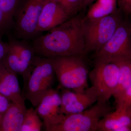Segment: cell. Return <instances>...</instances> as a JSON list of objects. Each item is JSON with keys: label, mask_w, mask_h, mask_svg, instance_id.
Masks as SVG:
<instances>
[{"label": "cell", "mask_w": 131, "mask_h": 131, "mask_svg": "<svg viewBox=\"0 0 131 131\" xmlns=\"http://www.w3.org/2000/svg\"><path fill=\"white\" fill-rule=\"evenodd\" d=\"M36 55L47 58L86 54L83 19L74 16L32 40Z\"/></svg>", "instance_id": "obj_1"}, {"label": "cell", "mask_w": 131, "mask_h": 131, "mask_svg": "<svg viewBox=\"0 0 131 131\" xmlns=\"http://www.w3.org/2000/svg\"><path fill=\"white\" fill-rule=\"evenodd\" d=\"M82 56L51 58L55 74L61 87L75 92L89 88V71Z\"/></svg>", "instance_id": "obj_2"}, {"label": "cell", "mask_w": 131, "mask_h": 131, "mask_svg": "<svg viewBox=\"0 0 131 131\" xmlns=\"http://www.w3.org/2000/svg\"><path fill=\"white\" fill-rule=\"evenodd\" d=\"M55 75L52 58L37 56L30 75L24 84L25 100L36 107L52 88Z\"/></svg>", "instance_id": "obj_3"}, {"label": "cell", "mask_w": 131, "mask_h": 131, "mask_svg": "<svg viewBox=\"0 0 131 131\" xmlns=\"http://www.w3.org/2000/svg\"><path fill=\"white\" fill-rule=\"evenodd\" d=\"M122 21L117 11L96 19H83L86 54L91 52H98L112 37Z\"/></svg>", "instance_id": "obj_4"}, {"label": "cell", "mask_w": 131, "mask_h": 131, "mask_svg": "<svg viewBox=\"0 0 131 131\" xmlns=\"http://www.w3.org/2000/svg\"><path fill=\"white\" fill-rule=\"evenodd\" d=\"M112 111L106 103L97 101L93 106L81 112L65 115L51 131H95L100 120Z\"/></svg>", "instance_id": "obj_5"}, {"label": "cell", "mask_w": 131, "mask_h": 131, "mask_svg": "<svg viewBox=\"0 0 131 131\" xmlns=\"http://www.w3.org/2000/svg\"><path fill=\"white\" fill-rule=\"evenodd\" d=\"M129 26L122 20L112 37L95 53V63H114L131 59Z\"/></svg>", "instance_id": "obj_6"}, {"label": "cell", "mask_w": 131, "mask_h": 131, "mask_svg": "<svg viewBox=\"0 0 131 131\" xmlns=\"http://www.w3.org/2000/svg\"><path fill=\"white\" fill-rule=\"evenodd\" d=\"M47 0H27L15 19L14 36L19 39L33 40L42 35L37 31L39 18Z\"/></svg>", "instance_id": "obj_7"}, {"label": "cell", "mask_w": 131, "mask_h": 131, "mask_svg": "<svg viewBox=\"0 0 131 131\" xmlns=\"http://www.w3.org/2000/svg\"><path fill=\"white\" fill-rule=\"evenodd\" d=\"M119 75V68L114 63H95L89 77L98 93V101L106 103L113 96Z\"/></svg>", "instance_id": "obj_8"}, {"label": "cell", "mask_w": 131, "mask_h": 131, "mask_svg": "<svg viewBox=\"0 0 131 131\" xmlns=\"http://www.w3.org/2000/svg\"><path fill=\"white\" fill-rule=\"evenodd\" d=\"M63 89L61 95V110L65 115L81 112L98 101V93L93 86L80 92Z\"/></svg>", "instance_id": "obj_9"}, {"label": "cell", "mask_w": 131, "mask_h": 131, "mask_svg": "<svg viewBox=\"0 0 131 131\" xmlns=\"http://www.w3.org/2000/svg\"><path fill=\"white\" fill-rule=\"evenodd\" d=\"M61 95L56 90H49L36 109L38 114L43 121L45 130L51 131L59 124L65 115L61 112Z\"/></svg>", "instance_id": "obj_10"}, {"label": "cell", "mask_w": 131, "mask_h": 131, "mask_svg": "<svg viewBox=\"0 0 131 131\" xmlns=\"http://www.w3.org/2000/svg\"><path fill=\"white\" fill-rule=\"evenodd\" d=\"M70 18L68 14L54 0H47L38 21L37 31L42 34L49 31Z\"/></svg>", "instance_id": "obj_11"}, {"label": "cell", "mask_w": 131, "mask_h": 131, "mask_svg": "<svg viewBox=\"0 0 131 131\" xmlns=\"http://www.w3.org/2000/svg\"><path fill=\"white\" fill-rule=\"evenodd\" d=\"M100 131H131V107L116 106L99 121Z\"/></svg>", "instance_id": "obj_12"}, {"label": "cell", "mask_w": 131, "mask_h": 131, "mask_svg": "<svg viewBox=\"0 0 131 131\" xmlns=\"http://www.w3.org/2000/svg\"><path fill=\"white\" fill-rule=\"evenodd\" d=\"M17 74L0 62V93L13 103L25 101L22 96Z\"/></svg>", "instance_id": "obj_13"}, {"label": "cell", "mask_w": 131, "mask_h": 131, "mask_svg": "<svg viewBox=\"0 0 131 131\" xmlns=\"http://www.w3.org/2000/svg\"><path fill=\"white\" fill-rule=\"evenodd\" d=\"M27 110L25 101L12 102L3 114L0 131H20Z\"/></svg>", "instance_id": "obj_14"}, {"label": "cell", "mask_w": 131, "mask_h": 131, "mask_svg": "<svg viewBox=\"0 0 131 131\" xmlns=\"http://www.w3.org/2000/svg\"><path fill=\"white\" fill-rule=\"evenodd\" d=\"M0 62L14 73L21 75L24 84L30 77L34 68L22 61L10 47L6 56Z\"/></svg>", "instance_id": "obj_15"}, {"label": "cell", "mask_w": 131, "mask_h": 131, "mask_svg": "<svg viewBox=\"0 0 131 131\" xmlns=\"http://www.w3.org/2000/svg\"><path fill=\"white\" fill-rule=\"evenodd\" d=\"M9 47L16 53L22 61L34 67V64L37 55L32 45L28 40L19 39L13 37H9Z\"/></svg>", "instance_id": "obj_16"}, {"label": "cell", "mask_w": 131, "mask_h": 131, "mask_svg": "<svg viewBox=\"0 0 131 131\" xmlns=\"http://www.w3.org/2000/svg\"><path fill=\"white\" fill-rule=\"evenodd\" d=\"M117 0H97L90 8L86 15L88 20L103 18L117 11Z\"/></svg>", "instance_id": "obj_17"}, {"label": "cell", "mask_w": 131, "mask_h": 131, "mask_svg": "<svg viewBox=\"0 0 131 131\" xmlns=\"http://www.w3.org/2000/svg\"><path fill=\"white\" fill-rule=\"evenodd\" d=\"M118 66L119 77L113 96L115 99L131 86V59L114 62Z\"/></svg>", "instance_id": "obj_18"}, {"label": "cell", "mask_w": 131, "mask_h": 131, "mask_svg": "<svg viewBox=\"0 0 131 131\" xmlns=\"http://www.w3.org/2000/svg\"><path fill=\"white\" fill-rule=\"evenodd\" d=\"M42 123L36 109L32 107L27 109L20 131H40Z\"/></svg>", "instance_id": "obj_19"}, {"label": "cell", "mask_w": 131, "mask_h": 131, "mask_svg": "<svg viewBox=\"0 0 131 131\" xmlns=\"http://www.w3.org/2000/svg\"><path fill=\"white\" fill-rule=\"evenodd\" d=\"M27 0H0V8L10 20L14 21Z\"/></svg>", "instance_id": "obj_20"}, {"label": "cell", "mask_w": 131, "mask_h": 131, "mask_svg": "<svg viewBox=\"0 0 131 131\" xmlns=\"http://www.w3.org/2000/svg\"><path fill=\"white\" fill-rule=\"evenodd\" d=\"M66 12L70 18L74 16L83 7V0H54Z\"/></svg>", "instance_id": "obj_21"}, {"label": "cell", "mask_w": 131, "mask_h": 131, "mask_svg": "<svg viewBox=\"0 0 131 131\" xmlns=\"http://www.w3.org/2000/svg\"><path fill=\"white\" fill-rule=\"evenodd\" d=\"M15 21L10 20L0 8V36L13 29Z\"/></svg>", "instance_id": "obj_22"}, {"label": "cell", "mask_w": 131, "mask_h": 131, "mask_svg": "<svg viewBox=\"0 0 131 131\" xmlns=\"http://www.w3.org/2000/svg\"><path fill=\"white\" fill-rule=\"evenodd\" d=\"M115 100L116 107H131V86Z\"/></svg>", "instance_id": "obj_23"}, {"label": "cell", "mask_w": 131, "mask_h": 131, "mask_svg": "<svg viewBox=\"0 0 131 131\" xmlns=\"http://www.w3.org/2000/svg\"><path fill=\"white\" fill-rule=\"evenodd\" d=\"M119 9L125 14L131 15V0H117Z\"/></svg>", "instance_id": "obj_24"}, {"label": "cell", "mask_w": 131, "mask_h": 131, "mask_svg": "<svg viewBox=\"0 0 131 131\" xmlns=\"http://www.w3.org/2000/svg\"><path fill=\"white\" fill-rule=\"evenodd\" d=\"M12 103L8 98L0 93V113L3 114Z\"/></svg>", "instance_id": "obj_25"}, {"label": "cell", "mask_w": 131, "mask_h": 131, "mask_svg": "<svg viewBox=\"0 0 131 131\" xmlns=\"http://www.w3.org/2000/svg\"><path fill=\"white\" fill-rule=\"evenodd\" d=\"M9 49V45L5 43L0 39V62L6 56Z\"/></svg>", "instance_id": "obj_26"}, {"label": "cell", "mask_w": 131, "mask_h": 131, "mask_svg": "<svg viewBox=\"0 0 131 131\" xmlns=\"http://www.w3.org/2000/svg\"><path fill=\"white\" fill-rule=\"evenodd\" d=\"M95 0H83V7H86L88 5H89Z\"/></svg>", "instance_id": "obj_27"}, {"label": "cell", "mask_w": 131, "mask_h": 131, "mask_svg": "<svg viewBox=\"0 0 131 131\" xmlns=\"http://www.w3.org/2000/svg\"><path fill=\"white\" fill-rule=\"evenodd\" d=\"M3 117V114L0 113V125L1 123Z\"/></svg>", "instance_id": "obj_28"}, {"label": "cell", "mask_w": 131, "mask_h": 131, "mask_svg": "<svg viewBox=\"0 0 131 131\" xmlns=\"http://www.w3.org/2000/svg\"><path fill=\"white\" fill-rule=\"evenodd\" d=\"M129 30H130V33L131 36V25H130L129 26Z\"/></svg>", "instance_id": "obj_29"}]
</instances>
